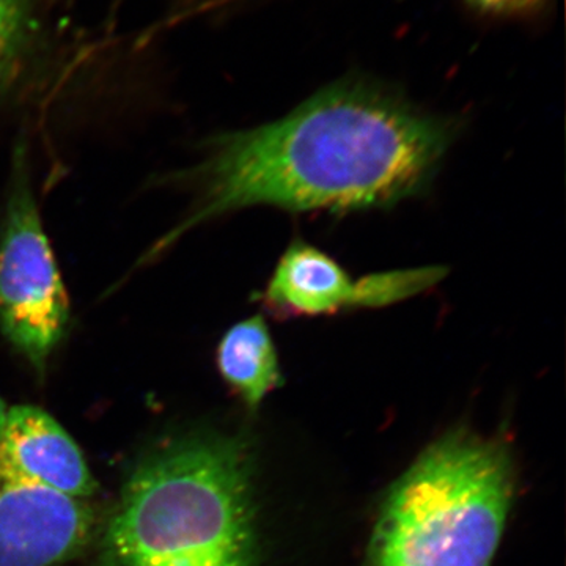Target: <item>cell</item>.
Returning a JSON list of instances; mask_svg holds the SVG:
<instances>
[{"label":"cell","instance_id":"ba28073f","mask_svg":"<svg viewBox=\"0 0 566 566\" xmlns=\"http://www.w3.org/2000/svg\"><path fill=\"white\" fill-rule=\"evenodd\" d=\"M216 364L223 381L249 409L283 385L273 334L262 315L233 324L216 349Z\"/></svg>","mask_w":566,"mask_h":566},{"label":"cell","instance_id":"3957f363","mask_svg":"<svg viewBox=\"0 0 566 566\" xmlns=\"http://www.w3.org/2000/svg\"><path fill=\"white\" fill-rule=\"evenodd\" d=\"M512 497L504 447L450 436L394 488L371 538L370 566H491Z\"/></svg>","mask_w":566,"mask_h":566},{"label":"cell","instance_id":"9c48e42d","mask_svg":"<svg viewBox=\"0 0 566 566\" xmlns=\"http://www.w3.org/2000/svg\"><path fill=\"white\" fill-rule=\"evenodd\" d=\"M472 2L483 10L513 13V11L534 9L542 0H472Z\"/></svg>","mask_w":566,"mask_h":566},{"label":"cell","instance_id":"6da1fadb","mask_svg":"<svg viewBox=\"0 0 566 566\" xmlns=\"http://www.w3.org/2000/svg\"><path fill=\"white\" fill-rule=\"evenodd\" d=\"M458 128L378 82H335L279 120L208 142L185 177L196 191L191 210L153 253L200 223L259 205L349 212L415 199L433 185Z\"/></svg>","mask_w":566,"mask_h":566},{"label":"cell","instance_id":"277c9868","mask_svg":"<svg viewBox=\"0 0 566 566\" xmlns=\"http://www.w3.org/2000/svg\"><path fill=\"white\" fill-rule=\"evenodd\" d=\"M0 227V333L44 376L70 326V300L33 196L28 153L17 148Z\"/></svg>","mask_w":566,"mask_h":566},{"label":"cell","instance_id":"52a82bcc","mask_svg":"<svg viewBox=\"0 0 566 566\" xmlns=\"http://www.w3.org/2000/svg\"><path fill=\"white\" fill-rule=\"evenodd\" d=\"M2 444L22 474L40 485L85 502H92L98 493L81 447L43 409L31 405H7Z\"/></svg>","mask_w":566,"mask_h":566},{"label":"cell","instance_id":"7a4b0ae2","mask_svg":"<svg viewBox=\"0 0 566 566\" xmlns=\"http://www.w3.org/2000/svg\"><path fill=\"white\" fill-rule=\"evenodd\" d=\"M96 566H256L243 446L191 434L142 457L104 523Z\"/></svg>","mask_w":566,"mask_h":566},{"label":"cell","instance_id":"5b68a950","mask_svg":"<svg viewBox=\"0 0 566 566\" xmlns=\"http://www.w3.org/2000/svg\"><path fill=\"white\" fill-rule=\"evenodd\" d=\"M447 274L446 266H420L356 277L322 249L294 238L256 297L275 319L334 316L403 303L434 289Z\"/></svg>","mask_w":566,"mask_h":566},{"label":"cell","instance_id":"8992f818","mask_svg":"<svg viewBox=\"0 0 566 566\" xmlns=\"http://www.w3.org/2000/svg\"><path fill=\"white\" fill-rule=\"evenodd\" d=\"M7 401L0 397V566H63L98 534L92 502L40 485L22 474L2 444Z\"/></svg>","mask_w":566,"mask_h":566}]
</instances>
